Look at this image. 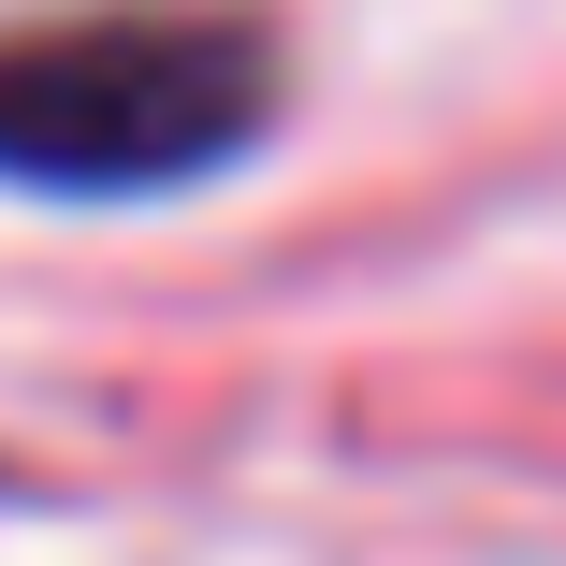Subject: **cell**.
I'll return each mask as SVG.
<instances>
[{"mask_svg": "<svg viewBox=\"0 0 566 566\" xmlns=\"http://www.w3.org/2000/svg\"><path fill=\"white\" fill-rule=\"evenodd\" d=\"M276 117V44L203 0H117V15L0 30V189L44 203H146L248 160Z\"/></svg>", "mask_w": 566, "mask_h": 566, "instance_id": "obj_1", "label": "cell"}]
</instances>
